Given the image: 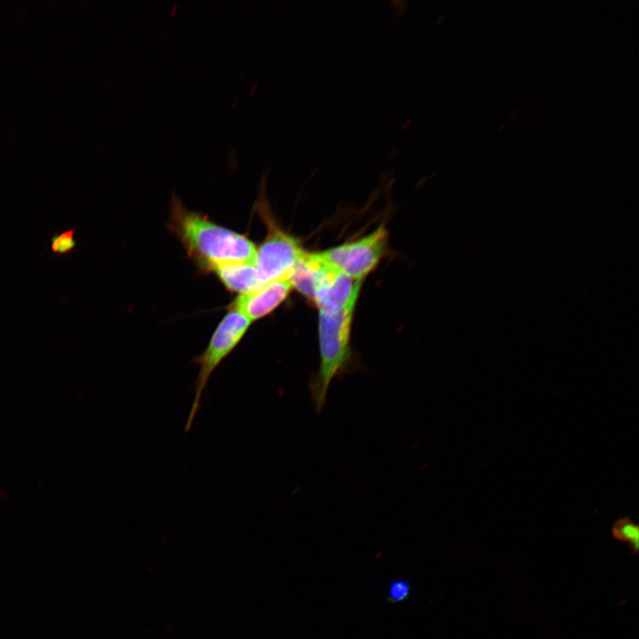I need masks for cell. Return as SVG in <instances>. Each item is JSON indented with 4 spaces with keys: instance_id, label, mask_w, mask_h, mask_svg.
I'll list each match as a JSON object with an SVG mask.
<instances>
[{
    "instance_id": "10",
    "label": "cell",
    "mask_w": 639,
    "mask_h": 639,
    "mask_svg": "<svg viewBox=\"0 0 639 639\" xmlns=\"http://www.w3.org/2000/svg\"><path fill=\"white\" fill-rule=\"evenodd\" d=\"M412 594V584L406 579H396L386 588V601L390 604H402L407 601Z\"/></svg>"
},
{
    "instance_id": "1",
    "label": "cell",
    "mask_w": 639,
    "mask_h": 639,
    "mask_svg": "<svg viewBox=\"0 0 639 639\" xmlns=\"http://www.w3.org/2000/svg\"><path fill=\"white\" fill-rule=\"evenodd\" d=\"M168 228L188 257L205 273L222 264L255 263L256 246L246 234L187 209L175 193L170 199Z\"/></svg>"
},
{
    "instance_id": "12",
    "label": "cell",
    "mask_w": 639,
    "mask_h": 639,
    "mask_svg": "<svg viewBox=\"0 0 639 639\" xmlns=\"http://www.w3.org/2000/svg\"><path fill=\"white\" fill-rule=\"evenodd\" d=\"M614 535L621 540L629 543L635 549L639 546V528L637 525L627 518L618 521L613 527Z\"/></svg>"
},
{
    "instance_id": "4",
    "label": "cell",
    "mask_w": 639,
    "mask_h": 639,
    "mask_svg": "<svg viewBox=\"0 0 639 639\" xmlns=\"http://www.w3.org/2000/svg\"><path fill=\"white\" fill-rule=\"evenodd\" d=\"M260 184L254 209L266 225L263 242L256 246L255 265L266 282L288 275L305 250L299 241L285 232L275 221L265 196L264 185Z\"/></svg>"
},
{
    "instance_id": "6",
    "label": "cell",
    "mask_w": 639,
    "mask_h": 639,
    "mask_svg": "<svg viewBox=\"0 0 639 639\" xmlns=\"http://www.w3.org/2000/svg\"><path fill=\"white\" fill-rule=\"evenodd\" d=\"M292 290L293 287L285 276L271 280L252 292L236 296L228 309L238 312L252 323L271 314Z\"/></svg>"
},
{
    "instance_id": "11",
    "label": "cell",
    "mask_w": 639,
    "mask_h": 639,
    "mask_svg": "<svg viewBox=\"0 0 639 639\" xmlns=\"http://www.w3.org/2000/svg\"><path fill=\"white\" fill-rule=\"evenodd\" d=\"M75 231L68 228L61 233H56L51 237V250L56 255H67L76 247L75 238Z\"/></svg>"
},
{
    "instance_id": "7",
    "label": "cell",
    "mask_w": 639,
    "mask_h": 639,
    "mask_svg": "<svg viewBox=\"0 0 639 639\" xmlns=\"http://www.w3.org/2000/svg\"><path fill=\"white\" fill-rule=\"evenodd\" d=\"M361 282L362 280L335 271L319 288L313 304L322 312H335L355 307Z\"/></svg>"
},
{
    "instance_id": "3",
    "label": "cell",
    "mask_w": 639,
    "mask_h": 639,
    "mask_svg": "<svg viewBox=\"0 0 639 639\" xmlns=\"http://www.w3.org/2000/svg\"><path fill=\"white\" fill-rule=\"evenodd\" d=\"M250 322L241 313L228 309L213 332L207 347L193 359L198 367V375L193 383V400L185 425L188 432L201 408L202 395L212 374L217 367L237 347L249 328Z\"/></svg>"
},
{
    "instance_id": "5",
    "label": "cell",
    "mask_w": 639,
    "mask_h": 639,
    "mask_svg": "<svg viewBox=\"0 0 639 639\" xmlns=\"http://www.w3.org/2000/svg\"><path fill=\"white\" fill-rule=\"evenodd\" d=\"M387 243L388 232L384 225H380L359 240L320 251V254L334 270L362 280L379 264Z\"/></svg>"
},
{
    "instance_id": "2",
    "label": "cell",
    "mask_w": 639,
    "mask_h": 639,
    "mask_svg": "<svg viewBox=\"0 0 639 639\" xmlns=\"http://www.w3.org/2000/svg\"><path fill=\"white\" fill-rule=\"evenodd\" d=\"M355 307L319 314L320 367L310 382V393L316 412L327 400L332 380L346 372L351 361L350 336Z\"/></svg>"
},
{
    "instance_id": "8",
    "label": "cell",
    "mask_w": 639,
    "mask_h": 639,
    "mask_svg": "<svg viewBox=\"0 0 639 639\" xmlns=\"http://www.w3.org/2000/svg\"><path fill=\"white\" fill-rule=\"evenodd\" d=\"M334 272L320 252L305 251L287 276L293 289L313 303L317 290Z\"/></svg>"
},
{
    "instance_id": "9",
    "label": "cell",
    "mask_w": 639,
    "mask_h": 639,
    "mask_svg": "<svg viewBox=\"0 0 639 639\" xmlns=\"http://www.w3.org/2000/svg\"><path fill=\"white\" fill-rule=\"evenodd\" d=\"M209 273L214 274L227 291L236 296L252 292L267 283L252 263L222 264L212 267Z\"/></svg>"
}]
</instances>
